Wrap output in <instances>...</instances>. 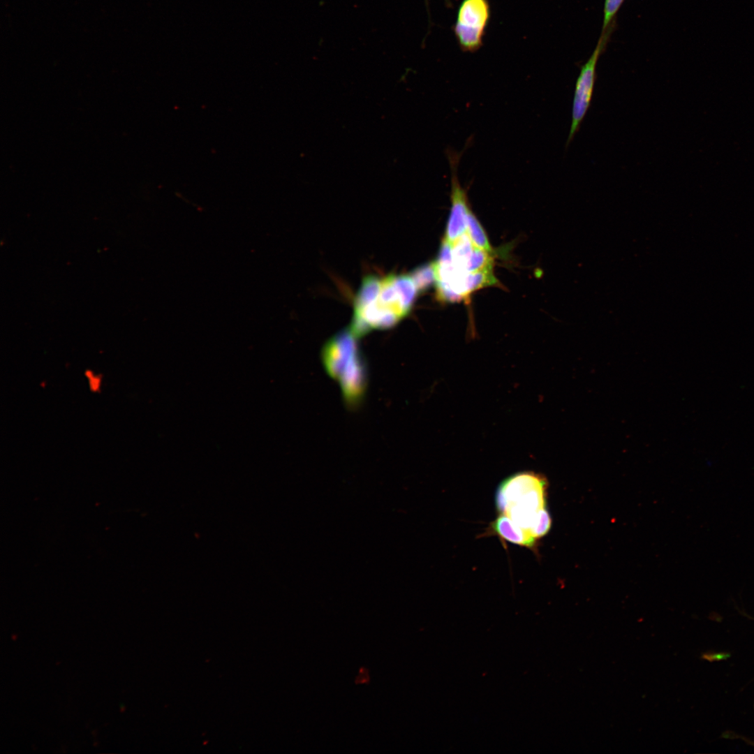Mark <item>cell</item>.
<instances>
[{
	"label": "cell",
	"mask_w": 754,
	"mask_h": 754,
	"mask_svg": "<svg viewBox=\"0 0 754 754\" xmlns=\"http://www.w3.org/2000/svg\"><path fill=\"white\" fill-rule=\"evenodd\" d=\"M419 291L411 274L367 276L354 300L350 330L358 337L395 325L409 313Z\"/></svg>",
	"instance_id": "1"
},
{
	"label": "cell",
	"mask_w": 754,
	"mask_h": 754,
	"mask_svg": "<svg viewBox=\"0 0 754 754\" xmlns=\"http://www.w3.org/2000/svg\"><path fill=\"white\" fill-rule=\"evenodd\" d=\"M545 478L533 472L512 475L500 485L496 496L498 510L528 531L537 512L546 508Z\"/></svg>",
	"instance_id": "2"
},
{
	"label": "cell",
	"mask_w": 754,
	"mask_h": 754,
	"mask_svg": "<svg viewBox=\"0 0 754 754\" xmlns=\"http://www.w3.org/2000/svg\"><path fill=\"white\" fill-rule=\"evenodd\" d=\"M356 337L349 330L333 337L323 350L324 361L329 372L339 379L347 397L359 394L362 387L360 374Z\"/></svg>",
	"instance_id": "3"
},
{
	"label": "cell",
	"mask_w": 754,
	"mask_h": 754,
	"mask_svg": "<svg viewBox=\"0 0 754 754\" xmlns=\"http://www.w3.org/2000/svg\"><path fill=\"white\" fill-rule=\"evenodd\" d=\"M614 29L601 33L597 45L586 63L580 67L577 78L572 108V122L566 146L573 139L588 111L593 97L597 78L596 66L600 55L605 50Z\"/></svg>",
	"instance_id": "4"
},
{
	"label": "cell",
	"mask_w": 754,
	"mask_h": 754,
	"mask_svg": "<svg viewBox=\"0 0 754 754\" xmlns=\"http://www.w3.org/2000/svg\"><path fill=\"white\" fill-rule=\"evenodd\" d=\"M489 17L490 7L487 0H464L461 2L454 32L463 51L473 52L480 48Z\"/></svg>",
	"instance_id": "5"
},
{
	"label": "cell",
	"mask_w": 754,
	"mask_h": 754,
	"mask_svg": "<svg viewBox=\"0 0 754 754\" xmlns=\"http://www.w3.org/2000/svg\"><path fill=\"white\" fill-rule=\"evenodd\" d=\"M447 156L451 172V209L445 239L452 244L466 232L467 218L471 209L466 191L459 179L458 165L461 154L454 150H448Z\"/></svg>",
	"instance_id": "6"
},
{
	"label": "cell",
	"mask_w": 754,
	"mask_h": 754,
	"mask_svg": "<svg viewBox=\"0 0 754 754\" xmlns=\"http://www.w3.org/2000/svg\"><path fill=\"white\" fill-rule=\"evenodd\" d=\"M492 528L498 536L510 542L529 548L535 545V538L505 514L497 517Z\"/></svg>",
	"instance_id": "7"
},
{
	"label": "cell",
	"mask_w": 754,
	"mask_h": 754,
	"mask_svg": "<svg viewBox=\"0 0 754 754\" xmlns=\"http://www.w3.org/2000/svg\"><path fill=\"white\" fill-rule=\"evenodd\" d=\"M474 247L466 232L452 244V261L458 269L465 272V267Z\"/></svg>",
	"instance_id": "8"
},
{
	"label": "cell",
	"mask_w": 754,
	"mask_h": 754,
	"mask_svg": "<svg viewBox=\"0 0 754 754\" xmlns=\"http://www.w3.org/2000/svg\"><path fill=\"white\" fill-rule=\"evenodd\" d=\"M466 233L475 247L491 253V247L485 230L471 210L467 218Z\"/></svg>",
	"instance_id": "9"
},
{
	"label": "cell",
	"mask_w": 754,
	"mask_h": 754,
	"mask_svg": "<svg viewBox=\"0 0 754 754\" xmlns=\"http://www.w3.org/2000/svg\"><path fill=\"white\" fill-rule=\"evenodd\" d=\"M491 253L474 247L473 251L465 267L466 272H475L492 269Z\"/></svg>",
	"instance_id": "10"
},
{
	"label": "cell",
	"mask_w": 754,
	"mask_h": 754,
	"mask_svg": "<svg viewBox=\"0 0 754 754\" xmlns=\"http://www.w3.org/2000/svg\"><path fill=\"white\" fill-rule=\"evenodd\" d=\"M625 0H605L601 33L615 28L616 14Z\"/></svg>",
	"instance_id": "11"
},
{
	"label": "cell",
	"mask_w": 754,
	"mask_h": 754,
	"mask_svg": "<svg viewBox=\"0 0 754 754\" xmlns=\"http://www.w3.org/2000/svg\"><path fill=\"white\" fill-rule=\"evenodd\" d=\"M551 523L549 514L544 508L538 512L528 532L535 538L544 536L549 531Z\"/></svg>",
	"instance_id": "12"
},
{
	"label": "cell",
	"mask_w": 754,
	"mask_h": 754,
	"mask_svg": "<svg viewBox=\"0 0 754 754\" xmlns=\"http://www.w3.org/2000/svg\"><path fill=\"white\" fill-rule=\"evenodd\" d=\"M411 274L420 290H424L436 281L433 263L417 269Z\"/></svg>",
	"instance_id": "13"
},
{
	"label": "cell",
	"mask_w": 754,
	"mask_h": 754,
	"mask_svg": "<svg viewBox=\"0 0 754 754\" xmlns=\"http://www.w3.org/2000/svg\"><path fill=\"white\" fill-rule=\"evenodd\" d=\"M731 656V653L729 652H707L702 654V658L709 660V662L720 661L723 660H727Z\"/></svg>",
	"instance_id": "14"
},
{
	"label": "cell",
	"mask_w": 754,
	"mask_h": 754,
	"mask_svg": "<svg viewBox=\"0 0 754 754\" xmlns=\"http://www.w3.org/2000/svg\"><path fill=\"white\" fill-rule=\"evenodd\" d=\"M369 681H370V678H369L368 669H367L365 667H363V666L361 667L359 669L358 674L357 675V677H355V684H361V683L367 684V683H369Z\"/></svg>",
	"instance_id": "15"
},
{
	"label": "cell",
	"mask_w": 754,
	"mask_h": 754,
	"mask_svg": "<svg viewBox=\"0 0 754 754\" xmlns=\"http://www.w3.org/2000/svg\"><path fill=\"white\" fill-rule=\"evenodd\" d=\"M426 1H427V0H426Z\"/></svg>",
	"instance_id": "16"
}]
</instances>
